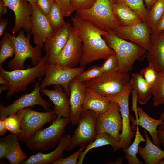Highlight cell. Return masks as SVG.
Returning a JSON list of instances; mask_svg holds the SVG:
<instances>
[{
  "label": "cell",
  "mask_w": 164,
  "mask_h": 164,
  "mask_svg": "<svg viewBox=\"0 0 164 164\" xmlns=\"http://www.w3.org/2000/svg\"><path fill=\"white\" fill-rule=\"evenodd\" d=\"M73 26L77 30L83 44V52L79 64L85 67L99 60H105L115 54L109 48L102 36L108 32L103 31L90 22L77 15L72 17Z\"/></svg>",
  "instance_id": "6da1fadb"
},
{
  "label": "cell",
  "mask_w": 164,
  "mask_h": 164,
  "mask_svg": "<svg viewBox=\"0 0 164 164\" xmlns=\"http://www.w3.org/2000/svg\"><path fill=\"white\" fill-rule=\"evenodd\" d=\"M47 56L42 57L39 63L33 67L28 66L26 69H17L11 71L5 70L0 66V76L9 82L6 97L9 98L15 93L26 90L27 86L35 82L36 78L40 80L45 74Z\"/></svg>",
  "instance_id": "7a4b0ae2"
},
{
  "label": "cell",
  "mask_w": 164,
  "mask_h": 164,
  "mask_svg": "<svg viewBox=\"0 0 164 164\" xmlns=\"http://www.w3.org/2000/svg\"><path fill=\"white\" fill-rule=\"evenodd\" d=\"M130 78L128 71L123 70L118 66L82 83L85 87L106 97L121 91L130 83Z\"/></svg>",
  "instance_id": "3957f363"
},
{
  "label": "cell",
  "mask_w": 164,
  "mask_h": 164,
  "mask_svg": "<svg viewBox=\"0 0 164 164\" xmlns=\"http://www.w3.org/2000/svg\"><path fill=\"white\" fill-rule=\"evenodd\" d=\"M108 46L116 55L118 67L123 70H130L135 61L145 55L146 50L136 43L125 40L114 34L108 32L102 36Z\"/></svg>",
  "instance_id": "277c9868"
},
{
  "label": "cell",
  "mask_w": 164,
  "mask_h": 164,
  "mask_svg": "<svg viewBox=\"0 0 164 164\" xmlns=\"http://www.w3.org/2000/svg\"><path fill=\"white\" fill-rule=\"evenodd\" d=\"M114 0H96L91 8L75 11L76 15L88 21L100 29L110 32L120 26L114 14Z\"/></svg>",
  "instance_id": "5b68a950"
},
{
  "label": "cell",
  "mask_w": 164,
  "mask_h": 164,
  "mask_svg": "<svg viewBox=\"0 0 164 164\" xmlns=\"http://www.w3.org/2000/svg\"><path fill=\"white\" fill-rule=\"evenodd\" d=\"M70 122L69 118H57L49 127L36 132L25 144L34 151L53 148L63 137L66 125Z\"/></svg>",
  "instance_id": "8992f818"
},
{
  "label": "cell",
  "mask_w": 164,
  "mask_h": 164,
  "mask_svg": "<svg viewBox=\"0 0 164 164\" xmlns=\"http://www.w3.org/2000/svg\"><path fill=\"white\" fill-rule=\"evenodd\" d=\"M31 34V32H28L26 37L24 31L22 30L18 32L16 36L8 33L14 44L15 49L14 58L7 63V67L9 69L12 70L24 69V63L27 59L32 60V64L34 66L38 64L41 59V49L36 46L33 47L30 44Z\"/></svg>",
  "instance_id": "52a82bcc"
},
{
  "label": "cell",
  "mask_w": 164,
  "mask_h": 164,
  "mask_svg": "<svg viewBox=\"0 0 164 164\" xmlns=\"http://www.w3.org/2000/svg\"><path fill=\"white\" fill-rule=\"evenodd\" d=\"M23 115L21 122V132L19 140L24 142L30 139L46 124L53 123L57 117L54 111L50 110L40 112L29 107L23 109Z\"/></svg>",
  "instance_id": "ba28073f"
},
{
  "label": "cell",
  "mask_w": 164,
  "mask_h": 164,
  "mask_svg": "<svg viewBox=\"0 0 164 164\" xmlns=\"http://www.w3.org/2000/svg\"><path fill=\"white\" fill-rule=\"evenodd\" d=\"M97 115L91 111H82L78 125L71 137L67 151L76 147L86 146L93 141L97 135L96 121Z\"/></svg>",
  "instance_id": "9c48e42d"
},
{
  "label": "cell",
  "mask_w": 164,
  "mask_h": 164,
  "mask_svg": "<svg viewBox=\"0 0 164 164\" xmlns=\"http://www.w3.org/2000/svg\"><path fill=\"white\" fill-rule=\"evenodd\" d=\"M85 69L83 67H70L55 64H47L44 78L40 84L41 89L53 85H59L69 96L70 82Z\"/></svg>",
  "instance_id": "30bf717a"
},
{
  "label": "cell",
  "mask_w": 164,
  "mask_h": 164,
  "mask_svg": "<svg viewBox=\"0 0 164 164\" xmlns=\"http://www.w3.org/2000/svg\"><path fill=\"white\" fill-rule=\"evenodd\" d=\"M131 89L130 83L121 91L106 97L111 101L117 103L120 108L122 121V129L119 142V148L124 149L131 144L135 132L130 125L129 106V98Z\"/></svg>",
  "instance_id": "8fae6325"
},
{
  "label": "cell",
  "mask_w": 164,
  "mask_h": 164,
  "mask_svg": "<svg viewBox=\"0 0 164 164\" xmlns=\"http://www.w3.org/2000/svg\"><path fill=\"white\" fill-rule=\"evenodd\" d=\"M40 80L36 81L34 88L30 93L22 95L14 101L11 104L7 106L0 105V119H4L9 115L23 109L36 105L42 106L46 111L50 110L51 104L45 100L40 94L41 88Z\"/></svg>",
  "instance_id": "7c38bea8"
},
{
  "label": "cell",
  "mask_w": 164,
  "mask_h": 164,
  "mask_svg": "<svg viewBox=\"0 0 164 164\" xmlns=\"http://www.w3.org/2000/svg\"><path fill=\"white\" fill-rule=\"evenodd\" d=\"M118 104L112 102L107 110L98 115L96 121L97 134L107 133L119 142L121 134L120 132L122 129V118Z\"/></svg>",
  "instance_id": "4fadbf2b"
},
{
  "label": "cell",
  "mask_w": 164,
  "mask_h": 164,
  "mask_svg": "<svg viewBox=\"0 0 164 164\" xmlns=\"http://www.w3.org/2000/svg\"><path fill=\"white\" fill-rule=\"evenodd\" d=\"M83 52V44L77 29L73 26L68 39L56 57L54 64L75 67L79 63Z\"/></svg>",
  "instance_id": "5bb4252c"
},
{
  "label": "cell",
  "mask_w": 164,
  "mask_h": 164,
  "mask_svg": "<svg viewBox=\"0 0 164 164\" xmlns=\"http://www.w3.org/2000/svg\"><path fill=\"white\" fill-rule=\"evenodd\" d=\"M110 32L123 39L131 40L146 51L150 47L151 30L147 22H141L126 26H120Z\"/></svg>",
  "instance_id": "9a60e30c"
},
{
  "label": "cell",
  "mask_w": 164,
  "mask_h": 164,
  "mask_svg": "<svg viewBox=\"0 0 164 164\" xmlns=\"http://www.w3.org/2000/svg\"><path fill=\"white\" fill-rule=\"evenodd\" d=\"M5 5L14 12L15 22L12 29L13 35L21 30L31 32L32 4L26 0H2Z\"/></svg>",
  "instance_id": "2e32d148"
},
{
  "label": "cell",
  "mask_w": 164,
  "mask_h": 164,
  "mask_svg": "<svg viewBox=\"0 0 164 164\" xmlns=\"http://www.w3.org/2000/svg\"><path fill=\"white\" fill-rule=\"evenodd\" d=\"M72 28L70 23L66 22L46 39L44 45L47 56V64H54L56 57L68 39Z\"/></svg>",
  "instance_id": "e0dca14e"
},
{
  "label": "cell",
  "mask_w": 164,
  "mask_h": 164,
  "mask_svg": "<svg viewBox=\"0 0 164 164\" xmlns=\"http://www.w3.org/2000/svg\"><path fill=\"white\" fill-rule=\"evenodd\" d=\"M32 13L31 17V32L36 46L42 49L46 39L54 30L46 15L39 9L35 3L31 4Z\"/></svg>",
  "instance_id": "ac0fdd59"
},
{
  "label": "cell",
  "mask_w": 164,
  "mask_h": 164,
  "mask_svg": "<svg viewBox=\"0 0 164 164\" xmlns=\"http://www.w3.org/2000/svg\"><path fill=\"white\" fill-rule=\"evenodd\" d=\"M40 92L47 96L54 104L53 111L57 118H69L70 108L68 95L60 86L54 85L53 89L45 88Z\"/></svg>",
  "instance_id": "d6986e66"
},
{
  "label": "cell",
  "mask_w": 164,
  "mask_h": 164,
  "mask_svg": "<svg viewBox=\"0 0 164 164\" xmlns=\"http://www.w3.org/2000/svg\"><path fill=\"white\" fill-rule=\"evenodd\" d=\"M70 90L69 101L70 112L69 119L73 125L77 124L82 112V107L84 100L85 87L75 78L69 84Z\"/></svg>",
  "instance_id": "ffe728a7"
},
{
  "label": "cell",
  "mask_w": 164,
  "mask_h": 164,
  "mask_svg": "<svg viewBox=\"0 0 164 164\" xmlns=\"http://www.w3.org/2000/svg\"><path fill=\"white\" fill-rule=\"evenodd\" d=\"M71 136L65 135L61 138L56 148L53 151L47 154L41 152L30 156L21 163L22 164H48L63 157V154L69 147Z\"/></svg>",
  "instance_id": "44dd1931"
},
{
  "label": "cell",
  "mask_w": 164,
  "mask_h": 164,
  "mask_svg": "<svg viewBox=\"0 0 164 164\" xmlns=\"http://www.w3.org/2000/svg\"><path fill=\"white\" fill-rule=\"evenodd\" d=\"M145 55L148 65L158 72L164 68V31L151 37L150 47Z\"/></svg>",
  "instance_id": "7402d4cb"
},
{
  "label": "cell",
  "mask_w": 164,
  "mask_h": 164,
  "mask_svg": "<svg viewBox=\"0 0 164 164\" xmlns=\"http://www.w3.org/2000/svg\"><path fill=\"white\" fill-rule=\"evenodd\" d=\"M112 102L106 97L89 88L85 87L82 111H91L98 115L107 110Z\"/></svg>",
  "instance_id": "603a6c76"
},
{
  "label": "cell",
  "mask_w": 164,
  "mask_h": 164,
  "mask_svg": "<svg viewBox=\"0 0 164 164\" xmlns=\"http://www.w3.org/2000/svg\"><path fill=\"white\" fill-rule=\"evenodd\" d=\"M138 119H134L130 116V120L133 125L140 126L148 131L150 135L153 143L159 146L161 143L157 136V128L162 124L164 121L160 119H158L153 118L149 116L140 107H137Z\"/></svg>",
  "instance_id": "cb8c5ba5"
},
{
  "label": "cell",
  "mask_w": 164,
  "mask_h": 164,
  "mask_svg": "<svg viewBox=\"0 0 164 164\" xmlns=\"http://www.w3.org/2000/svg\"><path fill=\"white\" fill-rule=\"evenodd\" d=\"M146 144L145 147L139 146L137 154L139 155L146 164H164V150L152 142L144 129Z\"/></svg>",
  "instance_id": "d4e9b609"
},
{
  "label": "cell",
  "mask_w": 164,
  "mask_h": 164,
  "mask_svg": "<svg viewBox=\"0 0 164 164\" xmlns=\"http://www.w3.org/2000/svg\"><path fill=\"white\" fill-rule=\"evenodd\" d=\"M113 11L120 26H129L143 22L142 18L136 12L123 3L114 2Z\"/></svg>",
  "instance_id": "484cf974"
},
{
  "label": "cell",
  "mask_w": 164,
  "mask_h": 164,
  "mask_svg": "<svg viewBox=\"0 0 164 164\" xmlns=\"http://www.w3.org/2000/svg\"><path fill=\"white\" fill-rule=\"evenodd\" d=\"M131 92L137 96V102L141 105L146 104L152 95L151 88L139 73L132 74L130 78Z\"/></svg>",
  "instance_id": "4316f807"
},
{
  "label": "cell",
  "mask_w": 164,
  "mask_h": 164,
  "mask_svg": "<svg viewBox=\"0 0 164 164\" xmlns=\"http://www.w3.org/2000/svg\"><path fill=\"white\" fill-rule=\"evenodd\" d=\"M110 145L114 151L119 149V142L110 135L101 133L97 135L94 140L86 146L80 155L77 164H82L87 153L91 149L95 148Z\"/></svg>",
  "instance_id": "83f0119b"
},
{
  "label": "cell",
  "mask_w": 164,
  "mask_h": 164,
  "mask_svg": "<svg viewBox=\"0 0 164 164\" xmlns=\"http://www.w3.org/2000/svg\"><path fill=\"white\" fill-rule=\"evenodd\" d=\"M146 140L141 134L138 125H136L135 138L133 142L128 147L123 149L125 154V157L128 164H143L144 162L139 160L136 156L139 145L142 142H145Z\"/></svg>",
  "instance_id": "f1b7e54d"
},
{
  "label": "cell",
  "mask_w": 164,
  "mask_h": 164,
  "mask_svg": "<svg viewBox=\"0 0 164 164\" xmlns=\"http://www.w3.org/2000/svg\"><path fill=\"white\" fill-rule=\"evenodd\" d=\"M164 13V0H158L148 11L147 23L154 30Z\"/></svg>",
  "instance_id": "f546056e"
},
{
  "label": "cell",
  "mask_w": 164,
  "mask_h": 164,
  "mask_svg": "<svg viewBox=\"0 0 164 164\" xmlns=\"http://www.w3.org/2000/svg\"><path fill=\"white\" fill-rule=\"evenodd\" d=\"M151 89L153 105L155 107L164 104V68L159 72L157 81Z\"/></svg>",
  "instance_id": "4dcf8cb0"
},
{
  "label": "cell",
  "mask_w": 164,
  "mask_h": 164,
  "mask_svg": "<svg viewBox=\"0 0 164 164\" xmlns=\"http://www.w3.org/2000/svg\"><path fill=\"white\" fill-rule=\"evenodd\" d=\"M0 66L8 58L15 55L14 44L9 37L8 33L5 32L4 36L0 42Z\"/></svg>",
  "instance_id": "1f68e13d"
},
{
  "label": "cell",
  "mask_w": 164,
  "mask_h": 164,
  "mask_svg": "<svg viewBox=\"0 0 164 164\" xmlns=\"http://www.w3.org/2000/svg\"><path fill=\"white\" fill-rule=\"evenodd\" d=\"M19 134L12 133L0 139V159L6 156L16 147L18 142Z\"/></svg>",
  "instance_id": "d6a6232c"
},
{
  "label": "cell",
  "mask_w": 164,
  "mask_h": 164,
  "mask_svg": "<svg viewBox=\"0 0 164 164\" xmlns=\"http://www.w3.org/2000/svg\"><path fill=\"white\" fill-rule=\"evenodd\" d=\"M24 113L23 109L9 115L3 119L7 130L10 132L19 134L21 132V122Z\"/></svg>",
  "instance_id": "836d02e7"
},
{
  "label": "cell",
  "mask_w": 164,
  "mask_h": 164,
  "mask_svg": "<svg viewBox=\"0 0 164 164\" xmlns=\"http://www.w3.org/2000/svg\"><path fill=\"white\" fill-rule=\"evenodd\" d=\"M46 16L54 31L61 27L66 23L61 12L55 1Z\"/></svg>",
  "instance_id": "e575fe53"
},
{
  "label": "cell",
  "mask_w": 164,
  "mask_h": 164,
  "mask_svg": "<svg viewBox=\"0 0 164 164\" xmlns=\"http://www.w3.org/2000/svg\"><path fill=\"white\" fill-rule=\"evenodd\" d=\"M115 2L124 4L136 12L142 18L144 22H147L148 11L144 0H114Z\"/></svg>",
  "instance_id": "d590c367"
},
{
  "label": "cell",
  "mask_w": 164,
  "mask_h": 164,
  "mask_svg": "<svg viewBox=\"0 0 164 164\" xmlns=\"http://www.w3.org/2000/svg\"><path fill=\"white\" fill-rule=\"evenodd\" d=\"M151 88L154 86L158 79L159 72L151 65L142 69L139 73Z\"/></svg>",
  "instance_id": "8d00e7d4"
},
{
  "label": "cell",
  "mask_w": 164,
  "mask_h": 164,
  "mask_svg": "<svg viewBox=\"0 0 164 164\" xmlns=\"http://www.w3.org/2000/svg\"><path fill=\"white\" fill-rule=\"evenodd\" d=\"M103 73L100 67L92 66L87 70H84L77 75L75 78L79 82L83 83L93 79Z\"/></svg>",
  "instance_id": "74e56055"
},
{
  "label": "cell",
  "mask_w": 164,
  "mask_h": 164,
  "mask_svg": "<svg viewBox=\"0 0 164 164\" xmlns=\"http://www.w3.org/2000/svg\"><path fill=\"white\" fill-rule=\"evenodd\" d=\"M27 156V155L22 150L18 142L15 148L5 158L11 164H18L24 161Z\"/></svg>",
  "instance_id": "f35d334b"
},
{
  "label": "cell",
  "mask_w": 164,
  "mask_h": 164,
  "mask_svg": "<svg viewBox=\"0 0 164 164\" xmlns=\"http://www.w3.org/2000/svg\"><path fill=\"white\" fill-rule=\"evenodd\" d=\"M86 146H83L70 155L64 158L58 159L54 162L53 164H76L79 157L82 152L85 148Z\"/></svg>",
  "instance_id": "ab89813d"
},
{
  "label": "cell",
  "mask_w": 164,
  "mask_h": 164,
  "mask_svg": "<svg viewBox=\"0 0 164 164\" xmlns=\"http://www.w3.org/2000/svg\"><path fill=\"white\" fill-rule=\"evenodd\" d=\"M96 0H71L72 12L78 10H84L91 8Z\"/></svg>",
  "instance_id": "60d3db41"
},
{
  "label": "cell",
  "mask_w": 164,
  "mask_h": 164,
  "mask_svg": "<svg viewBox=\"0 0 164 164\" xmlns=\"http://www.w3.org/2000/svg\"><path fill=\"white\" fill-rule=\"evenodd\" d=\"M105 60L101 67L103 73L111 71L118 66V60L115 54L110 56Z\"/></svg>",
  "instance_id": "b9f144b4"
},
{
  "label": "cell",
  "mask_w": 164,
  "mask_h": 164,
  "mask_svg": "<svg viewBox=\"0 0 164 164\" xmlns=\"http://www.w3.org/2000/svg\"><path fill=\"white\" fill-rule=\"evenodd\" d=\"M59 7L64 17L71 15L72 12L71 8V0H54Z\"/></svg>",
  "instance_id": "7bdbcfd3"
},
{
  "label": "cell",
  "mask_w": 164,
  "mask_h": 164,
  "mask_svg": "<svg viewBox=\"0 0 164 164\" xmlns=\"http://www.w3.org/2000/svg\"><path fill=\"white\" fill-rule=\"evenodd\" d=\"M54 0H36V4L41 12L46 15L50 10Z\"/></svg>",
  "instance_id": "ee69618b"
},
{
  "label": "cell",
  "mask_w": 164,
  "mask_h": 164,
  "mask_svg": "<svg viewBox=\"0 0 164 164\" xmlns=\"http://www.w3.org/2000/svg\"><path fill=\"white\" fill-rule=\"evenodd\" d=\"M164 31V13L154 30L152 32L151 37L155 36Z\"/></svg>",
  "instance_id": "f6af8a7d"
},
{
  "label": "cell",
  "mask_w": 164,
  "mask_h": 164,
  "mask_svg": "<svg viewBox=\"0 0 164 164\" xmlns=\"http://www.w3.org/2000/svg\"><path fill=\"white\" fill-rule=\"evenodd\" d=\"M8 22V20L5 18L0 19V36L4 35L5 29Z\"/></svg>",
  "instance_id": "bcb514c9"
},
{
  "label": "cell",
  "mask_w": 164,
  "mask_h": 164,
  "mask_svg": "<svg viewBox=\"0 0 164 164\" xmlns=\"http://www.w3.org/2000/svg\"><path fill=\"white\" fill-rule=\"evenodd\" d=\"M8 8L3 0H0V18L7 13Z\"/></svg>",
  "instance_id": "7dc6e473"
},
{
  "label": "cell",
  "mask_w": 164,
  "mask_h": 164,
  "mask_svg": "<svg viewBox=\"0 0 164 164\" xmlns=\"http://www.w3.org/2000/svg\"><path fill=\"white\" fill-rule=\"evenodd\" d=\"M158 0H144V4L148 11L149 10Z\"/></svg>",
  "instance_id": "c3c4849f"
},
{
  "label": "cell",
  "mask_w": 164,
  "mask_h": 164,
  "mask_svg": "<svg viewBox=\"0 0 164 164\" xmlns=\"http://www.w3.org/2000/svg\"><path fill=\"white\" fill-rule=\"evenodd\" d=\"M7 129L4 124L3 119L0 120V135H4L6 132Z\"/></svg>",
  "instance_id": "681fc988"
},
{
  "label": "cell",
  "mask_w": 164,
  "mask_h": 164,
  "mask_svg": "<svg viewBox=\"0 0 164 164\" xmlns=\"http://www.w3.org/2000/svg\"><path fill=\"white\" fill-rule=\"evenodd\" d=\"M157 136L161 143L164 146V131L158 129Z\"/></svg>",
  "instance_id": "f907efd6"
},
{
  "label": "cell",
  "mask_w": 164,
  "mask_h": 164,
  "mask_svg": "<svg viewBox=\"0 0 164 164\" xmlns=\"http://www.w3.org/2000/svg\"><path fill=\"white\" fill-rule=\"evenodd\" d=\"M0 84L2 85H9V83L7 80L0 76Z\"/></svg>",
  "instance_id": "816d5d0a"
},
{
  "label": "cell",
  "mask_w": 164,
  "mask_h": 164,
  "mask_svg": "<svg viewBox=\"0 0 164 164\" xmlns=\"http://www.w3.org/2000/svg\"><path fill=\"white\" fill-rule=\"evenodd\" d=\"M8 86L6 85H2L0 87V92L2 93V91H5L6 90H8Z\"/></svg>",
  "instance_id": "f5cc1de1"
},
{
  "label": "cell",
  "mask_w": 164,
  "mask_h": 164,
  "mask_svg": "<svg viewBox=\"0 0 164 164\" xmlns=\"http://www.w3.org/2000/svg\"><path fill=\"white\" fill-rule=\"evenodd\" d=\"M158 129L159 130L164 131V122L162 124L159 126Z\"/></svg>",
  "instance_id": "db71d44e"
},
{
  "label": "cell",
  "mask_w": 164,
  "mask_h": 164,
  "mask_svg": "<svg viewBox=\"0 0 164 164\" xmlns=\"http://www.w3.org/2000/svg\"><path fill=\"white\" fill-rule=\"evenodd\" d=\"M160 119H161L163 121H164V111L160 115Z\"/></svg>",
  "instance_id": "11a10c76"
},
{
  "label": "cell",
  "mask_w": 164,
  "mask_h": 164,
  "mask_svg": "<svg viewBox=\"0 0 164 164\" xmlns=\"http://www.w3.org/2000/svg\"><path fill=\"white\" fill-rule=\"evenodd\" d=\"M26 0L29 2L31 4L33 3H36V0Z\"/></svg>",
  "instance_id": "9f6ffc18"
}]
</instances>
